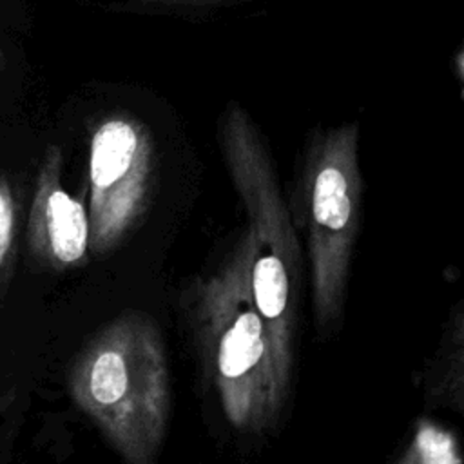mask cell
I'll use <instances>...</instances> for the list:
<instances>
[{
	"label": "cell",
	"mask_w": 464,
	"mask_h": 464,
	"mask_svg": "<svg viewBox=\"0 0 464 464\" xmlns=\"http://www.w3.org/2000/svg\"><path fill=\"white\" fill-rule=\"evenodd\" d=\"M69 392L127 464H154L170 413L165 346L150 317L127 312L78 353Z\"/></svg>",
	"instance_id": "6da1fadb"
},
{
	"label": "cell",
	"mask_w": 464,
	"mask_h": 464,
	"mask_svg": "<svg viewBox=\"0 0 464 464\" xmlns=\"http://www.w3.org/2000/svg\"><path fill=\"white\" fill-rule=\"evenodd\" d=\"M219 136L230 178L248 214L245 241L252 299L266 326L277 381L286 392L301 274L297 239L272 158L248 112L237 103H228Z\"/></svg>",
	"instance_id": "7a4b0ae2"
},
{
	"label": "cell",
	"mask_w": 464,
	"mask_h": 464,
	"mask_svg": "<svg viewBox=\"0 0 464 464\" xmlns=\"http://www.w3.org/2000/svg\"><path fill=\"white\" fill-rule=\"evenodd\" d=\"M196 324L227 420L261 431L285 399L266 326L248 281L245 236L225 265L198 286Z\"/></svg>",
	"instance_id": "3957f363"
},
{
	"label": "cell",
	"mask_w": 464,
	"mask_h": 464,
	"mask_svg": "<svg viewBox=\"0 0 464 464\" xmlns=\"http://www.w3.org/2000/svg\"><path fill=\"white\" fill-rule=\"evenodd\" d=\"M357 145L359 125L346 121L315 132L304 158L299 198L319 326L335 323L344 303L362 208Z\"/></svg>",
	"instance_id": "277c9868"
},
{
	"label": "cell",
	"mask_w": 464,
	"mask_h": 464,
	"mask_svg": "<svg viewBox=\"0 0 464 464\" xmlns=\"http://www.w3.org/2000/svg\"><path fill=\"white\" fill-rule=\"evenodd\" d=\"M154 140L129 114L102 120L89 143V252L105 254L141 216L150 190Z\"/></svg>",
	"instance_id": "5b68a950"
},
{
	"label": "cell",
	"mask_w": 464,
	"mask_h": 464,
	"mask_svg": "<svg viewBox=\"0 0 464 464\" xmlns=\"http://www.w3.org/2000/svg\"><path fill=\"white\" fill-rule=\"evenodd\" d=\"M62 167V149L49 145L40 161L25 227L31 256L54 270L82 263L89 252L87 208L63 188Z\"/></svg>",
	"instance_id": "8992f818"
},
{
	"label": "cell",
	"mask_w": 464,
	"mask_h": 464,
	"mask_svg": "<svg viewBox=\"0 0 464 464\" xmlns=\"http://www.w3.org/2000/svg\"><path fill=\"white\" fill-rule=\"evenodd\" d=\"M20 227L18 198L11 181L0 176V297L13 277Z\"/></svg>",
	"instance_id": "52a82bcc"
},
{
	"label": "cell",
	"mask_w": 464,
	"mask_h": 464,
	"mask_svg": "<svg viewBox=\"0 0 464 464\" xmlns=\"http://www.w3.org/2000/svg\"><path fill=\"white\" fill-rule=\"evenodd\" d=\"M419 464H459L455 439L442 428L422 420L415 435Z\"/></svg>",
	"instance_id": "ba28073f"
},
{
	"label": "cell",
	"mask_w": 464,
	"mask_h": 464,
	"mask_svg": "<svg viewBox=\"0 0 464 464\" xmlns=\"http://www.w3.org/2000/svg\"><path fill=\"white\" fill-rule=\"evenodd\" d=\"M143 4H163V5H203V4H214L219 0H138Z\"/></svg>",
	"instance_id": "9c48e42d"
},
{
	"label": "cell",
	"mask_w": 464,
	"mask_h": 464,
	"mask_svg": "<svg viewBox=\"0 0 464 464\" xmlns=\"http://www.w3.org/2000/svg\"><path fill=\"white\" fill-rule=\"evenodd\" d=\"M397 464H419V457H417V450H415L413 442L408 446V450L402 453V457L397 460Z\"/></svg>",
	"instance_id": "30bf717a"
},
{
	"label": "cell",
	"mask_w": 464,
	"mask_h": 464,
	"mask_svg": "<svg viewBox=\"0 0 464 464\" xmlns=\"http://www.w3.org/2000/svg\"><path fill=\"white\" fill-rule=\"evenodd\" d=\"M4 63V54H2V51H0V65Z\"/></svg>",
	"instance_id": "8fae6325"
}]
</instances>
